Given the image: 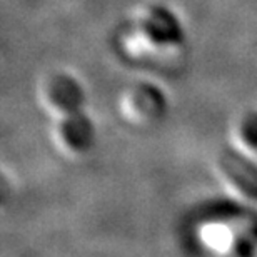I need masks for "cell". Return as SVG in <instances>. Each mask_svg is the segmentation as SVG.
Listing matches in <instances>:
<instances>
[{"label":"cell","mask_w":257,"mask_h":257,"mask_svg":"<svg viewBox=\"0 0 257 257\" xmlns=\"http://www.w3.org/2000/svg\"><path fill=\"white\" fill-rule=\"evenodd\" d=\"M39 100L52 119H59L85 110L87 95L84 85L72 74L52 72L39 87Z\"/></svg>","instance_id":"cell-1"},{"label":"cell","mask_w":257,"mask_h":257,"mask_svg":"<svg viewBox=\"0 0 257 257\" xmlns=\"http://www.w3.org/2000/svg\"><path fill=\"white\" fill-rule=\"evenodd\" d=\"M52 141L59 152L70 159L85 157L95 146L97 131L85 110L54 119Z\"/></svg>","instance_id":"cell-2"},{"label":"cell","mask_w":257,"mask_h":257,"mask_svg":"<svg viewBox=\"0 0 257 257\" xmlns=\"http://www.w3.org/2000/svg\"><path fill=\"white\" fill-rule=\"evenodd\" d=\"M164 110V99L156 87L136 84L124 92L120 99V112L131 124L154 122Z\"/></svg>","instance_id":"cell-3"},{"label":"cell","mask_w":257,"mask_h":257,"mask_svg":"<svg viewBox=\"0 0 257 257\" xmlns=\"http://www.w3.org/2000/svg\"><path fill=\"white\" fill-rule=\"evenodd\" d=\"M10 199H12V186L7 176L0 172V212L10 204Z\"/></svg>","instance_id":"cell-4"}]
</instances>
